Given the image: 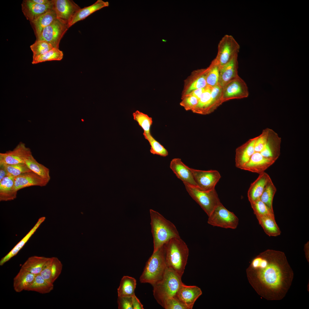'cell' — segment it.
Masks as SVG:
<instances>
[{
    "mask_svg": "<svg viewBox=\"0 0 309 309\" xmlns=\"http://www.w3.org/2000/svg\"><path fill=\"white\" fill-rule=\"evenodd\" d=\"M49 259L43 256H32L28 258L21 268L35 275L40 274Z\"/></svg>",
    "mask_w": 309,
    "mask_h": 309,
    "instance_id": "cell-28",
    "label": "cell"
},
{
    "mask_svg": "<svg viewBox=\"0 0 309 309\" xmlns=\"http://www.w3.org/2000/svg\"><path fill=\"white\" fill-rule=\"evenodd\" d=\"M207 223L213 226L235 229L238 225L239 219L221 203L208 216Z\"/></svg>",
    "mask_w": 309,
    "mask_h": 309,
    "instance_id": "cell-7",
    "label": "cell"
},
{
    "mask_svg": "<svg viewBox=\"0 0 309 309\" xmlns=\"http://www.w3.org/2000/svg\"><path fill=\"white\" fill-rule=\"evenodd\" d=\"M218 52L214 60L219 66L222 67L238 55L240 46L234 38L231 35H225L218 45Z\"/></svg>",
    "mask_w": 309,
    "mask_h": 309,
    "instance_id": "cell-8",
    "label": "cell"
},
{
    "mask_svg": "<svg viewBox=\"0 0 309 309\" xmlns=\"http://www.w3.org/2000/svg\"><path fill=\"white\" fill-rule=\"evenodd\" d=\"M31 1L35 3L40 4H45L49 3L51 2L52 0H31Z\"/></svg>",
    "mask_w": 309,
    "mask_h": 309,
    "instance_id": "cell-52",
    "label": "cell"
},
{
    "mask_svg": "<svg viewBox=\"0 0 309 309\" xmlns=\"http://www.w3.org/2000/svg\"><path fill=\"white\" fill-rule=\"evenodd\" d=\"M163 245L167 267L182 277L189 255L187 245L180 237L172 238Z\"/></svg>",
    "mask_w": 309,
    "mask_h": 309,
    "instance_id": "cell-2",
    "label": "cell"
},
{
    "mask_svg": "<svg viewBox=\"0 0 309 309\" xmlns=\"http://www.w3.org/2000/svg\"><path fill=\"white\" fill-rule=\"evenodd\" d=\"M250 203L256 217L264 216L274 217V211L270 208L260 199Z\"/></svg>",
    "mask_w": 309,
    "mask_h": 309,
    "instance_id": "cell-39",
    "label": "cell"
},
{
    "mask_svg": "<svg viewBox=\"0 0 309 309\" xmlns=\"http://www.w3.org/2000/svg\"><path fill=\"white\" fill-rule=\"evenodd\" d=\"M63 52L59 49L54 48L49 52L33 59L32 64H35L43 62L61 60L63 58Z\"/></svg>",
    "mask_w": 309,
    "mask_h": 309,
    "instance_id": "cell-37",
    "label": "cell"
},
{
    "mask_svg": "<svg viewBox=\"0 0 309 309\" xmlns=\"http://www.w3.org/2000/svg\"><path fill=\"white\" fill-rule=\"evenodd\" d=\"M7 172L8 175L16 177L23 173L31 171L25 163L8 165L2 164Z\"/></svg>",
    "mask_w": 309,
    "mask_h": 309,
    "instance_id": "cell-42",
    "label": "cell"
},
{
    "mask_svg": "<svg viewBox=\"0 0 309 309\" xmlns=\"http://www.w3.org/2000/svg\"><path fill=\"white\" fill-rule=\"evenodd\" d=\"M276 161L263 156L260 152H255L242 169L260 174L264 172Z\"/></svg>",
    "mask_w": 309,
    "mask_h": 309,
    "instance_id": "cell-18",
    "label": "cell"
},
{
    "mask_svg": "<svg viewBox=\"0 0 309 309\" xmlns=\"http://www.w3.org/2000/svg\"><path fill=\"white\" fill-rule=\"evenodd\" d=\"M198 188L207 191L215 189V186L221 178L217 171H204L191 168Z\"/></svg>",
    "mask_w": 309,
    "mask_h": 309,
    "instance_id": "cell-11",
    "label": "cell"
},
{
    "mask_svg": "<svg viewBox=\"0 0 309 309\" xmlns=\"http://www.w3.org/2000/svg\"><path fill=\"white\" fill-rule=\"evenodd\" d=\"M181 277L167 267L162 278L153 285V295L162 307L167 299L175 296L182 284Z\"/></svg>",
    "mask_w": 309,
    "mask_h": 309,
    "instance_id": "cell-4",
    "label": "cell"
},
{
    "mask_svg": "<svg viewBox=\"0 0 309 309\" xmlns=\"http://www.w3.org/2000/svg\"><path fill=\"white\" fill-rule=\"evenodd\" d=\"M184 184L190 196L200 206L208 216L221 203L215 189L205 191L185 183Z\"/></svg>",
    "mask_w": 309,
    "mask_h": 309,
    "instance_id": "cell-6",
    "label": "cell"
},
{
    "mask_svg": "<svg viewBox=\"0 0 309 309\" xmlns=\"http://www.w3.org/2000/svg\"><path fill=\"white\" fill-rule=\"evenodd\" d=\"M205 88H200L195 90L187 95H191L199 99L201 95L204 92Z\"/></svg>",
    "mask_w": 309,
    "mask_h": 309,
    "instance_id": "cell-50",
    "label": "cell"
},
{
    "mask_svg": "<svg viewBox=\"0 0 309 309\" xmlns=\"http://www.w3.org/2000/svg\"><path fill=\"white\" fill-rule=\"evenodd\" d=\"M259 174L257 179L251 184L248 191L247 197L250 203L260 199L267 183L271 179L265 172Z\"/></svg>",
    "mask_w": 309,
    "mask_h": 309,
    "instance_id": "cell-21",
    "label": "cell"
},
{
    "mask_svg": "<svg viewBox=\"0 0 309 309\" xmlns=\"http://www.w3.org/2000/svg\"><path fill=\"white\" fill-rule=\"evenodd\" d=\"M25 163L32 171L49 182L50 179L49 169L37 162L32 154L25 160Z\"/></svg>",
    "mask_w": 309,
    "mask_h": 309,
    "instance_id": "cell-33",
    "label": "cell"
},
{
    "mask_svg": "<svg viewBox=\"0 0 309 309\" xmlns=\"http://www.w3.org/2000/svg\"><path fill=\"white\" fill-rule=\"evenodd\" d=\"M31 150L25 144L20 142L12 150L0 153V165H13L25 163L31 155Z\"/></svg>",
    "mask_w": 309,
    "mask_h": 309,
    "instance_id": "cell-12",
    "label": "cell"
},
{
    "mask_svg": "<svg viewBox=\"0 0 309 309\" xmlns=\"http://www.w3.org/2000/svg\"><path fill=\"white\" fill-rule=\"evenodd\" d=\"M69 28L68 23L57 19L44 28L36 40L46 41L54 48L59 49L60 41Z\"/></svg>",
    "mask_w": 309,
    "mask_h": 309,
    "instance_id": "cell-9",
    "label": "cell"
},
{
    "mask_svg": "<svg viewBox=\"0 0 309 309\" xmlns=\"http://www.w3.org/2000/svg\"><path fill=\"white\" fill-rule=\"evenodd\" d=\"M304 250L306 259L309 262V243L308 242L304 245Z\"/></svg>",
    "mask_w": 309,
    "mask_h": 309,
    "instance_id": "cell-53",
    "label": "cell"
},
{
    "mask_svg": "<svg viewBox=\"0 0 309 309\" xmlns=\"http://www.w3.org/2000/svg\"><path fill=\"white\" fill-rule=\"evenodd\" d=\"M223 88L218 84L213 87L211 93L210 103L207 113L208 112L216 102H221Z\"/></svg>",
    "mask_w": 309,
    "mask_h": 309,
    "instance_id": "cell-44",
    "label": "cell"
},
{
    "mask_svg": "<svg viewBox=\"0 0 309 309\" xmlns=\"http://www.w3.org/2000/svg\"><path fill=\"white\" fill-rule=\"evenodd\" d=\"M109 3L108 1L102 0H98L92 5L80 8L73 16L68 23L69 27L78 21L84 19L94 12L104 7H108Z\"/></svg>",
    "mask_w": 309,
    "mask_h": 309,
    "instance_id": "cell-23",
    "label": "cell"
},
{
    "mask_svg": "<svg viewBox=\"0 0 309 309\" xmlns=\"http://www.w3.org/2000/svg\"><path fill=\"white\" fill-rule=\"evenodd\" d=\"M117 302L119 309H133L132 297L118 296Z\"/></svg>",
    "mask_w": 309,
    "mask_h": 309,
    "instance_id": "cell-48",
    "label": "cell"
},
{
    "mask_svg": "<svg viewBox=\"0 0 309 309\" xmlns=\"http://www.w3.org/2000/svg\"><path fill=\"white\" fill-rule=\"evenodd\" d=\"M281 142L278 135L269 128L267 142L260 153L264 157L276 160L280 154Z\"/></svg>",
    "mask_w": 309,
    "mask_h": 309,
    "instance_id": "cell-19",
    "label": "cell"
},
{
    "mask_svg": "<svg viewBox=\"0 0 309 309\" xmlns=\"http://www.w3.org/2000/svg\"><path fill=\"white\" fill-rule=\"evenodd\" d=\"M249 94L246 84L238 76L223 88L221 102L231 99L246 98Z\"/></svg>",
    "mask_w": 309,
    "mask_h": 309,
    "instance_id": "cell-10",
    "label": "cell"
},
{
    "mask_svg": "<svg viewBox=\"0 0 309 309\" xmlns=\"http://www.w3.org/2000/svg\"><path fill=\"white\" fill-rule=\"evenodd\" d=\"M145 138L149 142L150 146V152L153 154L166 157L168 155L167 150L151 135L150 132H143Z\"/></svg>",
    "mask_w": 309,
    "mask_h": 309,
    "instance_id": "cell-36",
    "label": "cell"
},
{
    "mask_svg": "<svg viewBox=\"0 0 309 309\" xmlns=\"http://www.w3.org/2000/svg\"><path fill=\"white\" fill-rule=\"evenodd\" d=\"M206 73L207 69L205 70L202 72H201L200 74H199L195 80H194L191 84L186 90L184 95L189 94L195 90L205 88L207 86Z\"/></svg>",
    "mask_w": 309,
    "mask_h": 309,
    "instance_id": "cell-43",
    "label": "cell"
},
{
    "mask_svg": "<svg viewBox=\"0 0 309 309\" xmlns=\"http://www.w3.org/2000/svg\"><path fill=\"white\" fill-rule=\"evenodd\" d=\"M48 181L33 171L22 173L15 177L14 188L17 191L23 188L34 186L43 187Z\"/></svg>",
    "mask_w": 309,
    "mask_h": 309,
    "instance_id": "cell-17",
    "label": "cell"
},
{
    "mask_svg": "<svg viewBox=\"0 0 309 309\" xmlns=\"http://www.w3.org/2000/svg\"><path fill=\"white\" fill-rule=\"evenodd\" d=\"M269 128L264 130L262 133L257 137L254 145L255 152H260L263 149L267 142Z\"/></svg>",
    "mask_w": 309,
    "mask_h": 309,
    "instance_id": "cell-45",
    "label": "cell"
},
{
    "mask_svg": "<svg viewBox=\"0 0 309 309\" xmlns=\"http://www.w3.org/2000/svg\"><path fill=\"white\" fill-rule=\"evenodd\" d=\"M15 177L8 175L0 181V201H11L17 197V191L14 188Z\"/></svg>",
    "mask_w": 309,
    "mask_h": 309,
    "instance_id": "cell-25",
    "label": "cell"
},
{
    "mask_svg": "<svg viewBox=\"0 0 309 309\" xmlns=\"http://www.w3.org/2000/svg\"><path fill=\"white\" fill-rule=\"evenodd\" d=\"M149 211L153 252L172 238L180 237L176 227L172 222L155 211L150 209Z\"/></svg>",
    "mask_w": 309,
    "mask_h": 309,
    "instance_id": "cell-3",
    "label": "cell"
},
{
    "mask_svg": "<svg viewBox=\"0 0 309 309\" xmlns=\"http://www.w3.org/2000/svg\"><path fill=\"white\" fill-rule=\"evenodd\" d=\"M33 52V59L43 54L54 48L48 42L44 40H36L30 46Z\"/></svg>",
    "mask_w": 309,
    "mask_h": 309,
    "instance_id": "cell-40",
    "label": "cell"
},
{
    "mask_svg": "<svg viewBox=\"0 0 309 309\" xmlns=\"http://www.w3.org/2000/svg\"><path fill=\"white\" fill-rule=\"evenodd\" d=\"M136 285V280L131 277L124 276L117 289L118 297H132L135 295Z\"/></svg>",
    "mask_w": 309,
    "mask_h": 309,
    "instance_id": "cell-31",
    "label": "cell"
},
{
    "mask_svg": "<svg viewBox=\"0 0 309 309\" xmlns=\"http://www.w3.org/2000/svg\"><path fill=\"white\" fill-rule=\"evenodd\" d=\"M276 191V188L270 179L260 198V200L272 210H273V200Z\"/></svg>",
    "mask_w": 309,
    "mask_h": 309,
    "instance_id": "cell-35",
    "label": "cell"
},
{
    "mask_svg": "<svg viewBox=\"0 0 309 309\" xmlns=\"http://www.w3.org/2000/svg\"><path fill=\"white\" fill-rule=\"evenodd\" d=\"M22 11L27 20L30 22L40 16L54 9L53 1L45 4L35 3L31 0H24L21 4Z\"/></svg>",
    "mask_w": 309,
    "mask_h": 309,
    "instance_id": "cell-13",
    "label": "cell"
},
{
    "mask_svg": "<svg viewBox=\"0 0 309 309\" xmlns=\"http://www.w3.org/2000/svg\"><path fill=\"white\" fill-rule=\"evenodd\" d=\"M202 294L201 290L199 287L187 286L183 283L175 297L187 309H192L196 300Z\"/></svg>",
    "mask_w": 309,
    "mask_h": 309,
    "instance_id": "cell-14",
    "label": "cell"
},
{
    "mask_svg": "<svg viewBox=\"0 0 309 309\" xmlns=\"http://www.w3.org/2000/svg\"><path fill=\"white\" fill-rule=\"evenodd\" d=\"M199 99L189 95L184 96L180 104L187 110H192L197 105Z\"/></svg>",
    "mask_w": 309,
    "mask_h": 309,
    "instance_id": "cell-47",
    "label": "cell"
},
{
    "mask_svg": "<svg viewBox=\"0 0 309 309\" xmlns=\"http://www.w3.org/2000/svg\"><path fill=\"white\" fill-rule=\"evenodd\" d=\"M133 309H143V305L135 294L132 297Z\"/></svg>",
    "mask_w": 309,
    "mask_h": 309,
    "instance_id": "cell-49",
    "label": "cell"
},
{
    "mask_svg": "<svg viewBox=\"0 0 309 309\" xmlns=\"http://www.w3.org/2000/svg\"><path fill=\"white\" fill-rule=\"evenodd\" d=\"M63 265L58 259L49 258L40 274L45 279L54 283L61 274Z\"/></svg>",
    "mask_w": 309,
    "mask_h": 309,
    "instance_id": "cell-22",
    "label": "cell"
},
{
    "mask_svg": "<svg viewBox=\"0 0 309 309\" xmlns=\"http://www.w3.org/2000/svg\"><path fill=\"white\" fill-rule=\"evenodd\" d=\"M133 116L134 119L138 122L139 125L143 130L144 132H150V128L152 123L151 117L138 110L134 112Z\"/></svg>",
    "mask_w": 309,
    "mask_h": 309,
    "instance_id": "cell-41",
    "label": "cell"
},
{
    "mask_svg": "<svg viewBox=\"0 0 309 309\" xmlns=\"http://www.w3.org/2000/svg\"><path fill=\"white\" fill-rule=\"evenodd\" d=\"M213 87L207 85L205 90L199 99L196 106L192 110L194 112L200 114L207 113L209 106L211 98V93Z\"/></svg>",
    "mask_w": 309,
    "mask_h": 309,
    "instance_id": "cell-34",
    "label": "cell"
},
{
    "mask_svg": "<svg viewBox=\"0 0 309 309\" xmlns=\"http://www.w3.org/2000/svg\"><path fill=\"white\" fill-rule=\"evenodd\" d=\"M256 218L267 235L269 236L276 237L280 234L281 231L276 223L274 217L264 216Z\"/></svg>",
    "mask_w": 309,
    "mask_h": 309,
    "instance_id": "cell-32",
    "label": "cell"
},
{
    "mask_svg": "<svg viewBox=\"0 0 309 309\" xmlns=\"http://www.w3.org/2000/svg\"><path fill=\"white\" fill-rule=\"evenodd\" d=\"M170 167L177 177L185 183L198 188L191 168L185 165L179 158H175L171 161Z\"/></svg>",
    "mask_w": 309,
    "mask_h": 309,
    "instance_id": "cell-16",
    "label": "cell"
},
{
    "mask_svg": "<svg viewBox=\"0 0 309 309\" xmlns=\"http://www.w3.org/2000/svg\"><path fill=\"white\" fill-rule=\"evenodd\" d=\"M162 307L165 309H187L175 296L166 300Z\"/></svg>",
    "mask_w": 309,
    "mask_h": 309,
    "instance_id": "cell-46",
    "label": "cell"
},
{
    "mask_svg": "<svg viewBox=\"0 0 309 309\" xmlns=\"http://www.w3.org/2000/svg\"><path fill=\"white\" fill-rule=\"evenodd\" d=\"M57 19L56 14L53 9L40 16L31 22L36 38L41 34L44 28L50 25Z\"/></svg>",
    "mask_w": 309,
    "mask_h": 309,
    "instance_id": "cell-27",
    "label": "cell"
},
{
    "mask_svg": "<svg viewBox=\"0 0 309 309\" xmlns=\"http://www.w3.org/2000/svg\"><path fill=\"white\" fill-rule=\"evenodd\" d=\"M35 275L21 268L13 279V287L15 291L20 292L25 290L32 282Z\"/></svg>",
    "mask_w": 309,
    "mask_h": 309,
    "instance_id": "cell-29",
    "label": "cell"
},
{
    "mask_svg": "<svg viewBox=\"0 0 309 309\" xmlns=\"http://www.w3.org/2000/svg\"><path fill=\"white\" fill-rule=\"evenodd\" d=\"M237 56L221 67L218 84L222 88L229 82L239 76L238 74Z\"/></svg>",
    "mask_w": 309,
    "mask_h": 309,
    "instance_id": "cell-20",
    "label": "cell"
},
{
    "mask_svg": "<svg viewBox=\"0 0 309 309\" xmlns=\"http://www.w3.org/2000/svg\"><path fill=\"white\" fill-rule=\"evenodd\" d=\"M7 175V173L3 165H0V181Z\"/></svg>",
    "mask_w": 309,
    "mask_h": 309,
    "instance_id": "cell-51",
    "label": "cell"
},
{
    "mask_svg": "<svg viewBox=\"0 0 309 309\" xmlns=\"http://www.w3.org/2000/svg\"><path fill=\"white\" fill-rule=\"evenodd\" d=\"M257 137L250 140L243 146L237 150L235 165L242 169L255 152L254 145Z\"/></svg>",
    "mask_w": 309,
    "mask_h": 309,
    "instance_id": "cell-26",
    "label": "cell"
},
{
    "mask_svg": "<svg viewBox=\"0 0 309 309\" xmlns=\"http://www.w3.org/2000/svg\"><path fill=\"white\" fill-rule=\"evenodd\" d=\"M163 245L153 252L148 260L140 277L141 283L152 286L163 277L167 268Z\"/></svg>",
    "mask_w": 309,
    "mask_h": 309,
    "instance_id": "cell-5",
    "label": "cell"
},
{
    "mask_svg": "<svg viewBox=\"0 0 309 309\" xmlns=\"http://www.w3.org/2000/svg\"><path fill=\"white\" fill-rule=\"evenodd\" d=\"M248 281L257 293L268 300H280L286 296L294 273L284 253L268 249L252 260L246 270Z\"/></svg>",
    "mask_w": 309,
    "mask_h": 309,
    "instance_id": "cell-1",
    "label": "cell"
},
{
    "mask_svg": "<svg viewBox=\"0 0 309 309\" xmlns=\"http://www.w3.org/2000/svg\"><path fill=\"white\" fill-rule=\"evenodd\" d=\"M45 217L39 218L33 227L26 235L0 261V266H3L12 258L15 256L24 246L30 237L36 231L41 225L45 221Z\"/></svg>",
    "mask_w": 309,
    "mask_h": 309,
    "instance_id": "cell-24",
    "label": "cell"
},
{
    "mask_svg": "<svg viewBox=\"0 0 309 309\" xmlns=\"http://www.w3.org/2000/svg\"><path fill=\"white\" fill-rule=\"evenodd\" d=\"M219 66L213 60L207 69L206 81L207 85L213 87L218 84L219 76Z\"/></svg>",
    "mask_w": 309,
    "mask_h": 309,
    "instance_id": "cell-38",
    "label": "cell"
},
{
    "mask_svg": "<svg viewBox=\"0 0 309 309\" xmlns=\"http://www.w3.org/2000/svg\"><path fill=\"white\" fill-rule=\"evenodd\" d=\"M53 283L44 278L40 274L35 275L34 279L25 290L33 291L42 294L50 292L54 289Z\"/></svg>",
    "mask_w": 309,
    "mask_h": 309,
    "instance_id": "cell-30",
    "label": "cell"
},
{
    "mask_svg": "<svg viewBox=\"0 0 309 309\" xmlns=\"http://www.w3.org/2000/svg\"><path fill=\"white\" fill-rule=\"evenodd\" d=\"M54 9L57 19L68 24L74 14L81 8L73 1L71 0H53Z\"/></svg>",
    "mask_w": 309,
    "mask_h": 309,
    "instance_id": "cell-15",
    "label": "cell"
}]
</instances>
